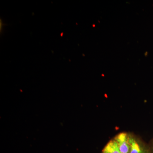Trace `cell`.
Wrapping results in <instances>:
<instances>
[{
  "label": "cell",
  "mask_w": 153,
  "mask_h": 153,
  "mask_svg": "<svg viewBox=\"0 0 153 153\" xmlns=\"http://www.w3.org/2000/svg\"><path fill=\"white\" fill-rule=\"evenodd\" d=\"M117 143L121 153H129L130 145L129 142L128 136L126 133H121L118 134L114 139Z\"/></svg>",
  "instance_id": "obj_1"
},
{
  "label": "cell",
  "mask_w": 153,
  "mask_h": 153,
  "mask_svg": "<svg viewBox=\"0 0 153 153\" xmlns=\"http://www.w3.org/2000/svg\"><path fill=\"white\" fill-rule=\"evenodd\" d=\"M129 142L131 146L129 153H150L146 148L139 143L134 138L129 137Z\"/></svg>",
  "instance_id": "obj_2"
},
{
  "label": "cell",
  "mask_w": 153,
  "mask_h": 153,
  "mask_svg": "<svg viewBox=\"0 0 153 153\" xmlns=\"http://www.w3.org/2000/svg\"><path fill=\"white\" fill-rule=\"evenodd\" d=\"M102 153H121L117 143L115 140H112L107 144L105 146Z\"/></svg>",
  "instance_id": "obj_3"
},
{
  "label": "cell",
  "mask_w": 153,
  "mask_h": 153,
  "mask_svg": "<svg viewBox=\"0 0 153 153\" xmlns=\"http://www.w3.org/2000/svg\"><path fill=\"white\" fill-rule=\"evenodd\" d=\"M152 153H153V146L152 147Z\"/></svg>",
  "instance_id": "obj_4"
}]
</instances>
